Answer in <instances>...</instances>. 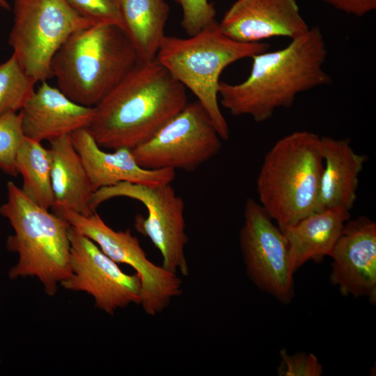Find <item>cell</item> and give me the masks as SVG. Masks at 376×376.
Masks as SVG:
<instances>
[{
    "instance_id": "cell-12",
    "label": "cell",
    "mask_w": 376,
    "mask_h": 376,
    "mask_svg": "<svg viewBox=\"0 0 376 376\" xmlns=\"http://www.w3.org/2000/svg\"><path fill=\"white\" fill-rule=\"evenodd\" d=\"M240 244L246 272L261 290L288 303L293 295V271L281 230L260 203L251 198L244 204Z\"/></svg>"
},
{
    "instance_id": "cell-11",
    "label": "cell",
    "mask_w": 376,
    "mask_h": 376,
    "mask_svg": "<svg viewBox=\"0 0 376 376\" xmlns=\"http://www.w3.org/2000/svg\"><path fill=\"white\" fill-rule=\"evenodd\" d=\"M70 275L61 282L66 290L85 292L95 305L109 315L131 304H140L138 274H127L88 237L70 225L68 232Z\"/></svg>"
},
{
    "instance_id": "cell-23",
    "label": "cell",
    "mask_w": 376,
    "mask_h": 376,
    "mask_svg": "<svg viewBox=\"0 0 376 376\" xmlns=\"http://www.w3.org/2000/svg\"><path fill=\"white\" fill-rule=\"evenodd\" d=\"M25 136L20 114L10 113L0 117V169L17 176L15 159L18 148Z\"/></svg>"
},
{
    "instance_id": "cell-28",
    "label": "cell",
    "mask_w": 376,
    "mask_h": 376,
    "mask_svg": "<svg viewBox=\"0 0 376 376\" xmlns=\"http://www.w3.org/2000/svg\"><path fill=\"white\" fill-rule=\"evenodd\" d=\"M0 8L7 10H10V6L7 0H0Z\"/></svg>"
},
{
    "instance_id": "cell-22",
    "label": "cell",
    "mask_w": 376,
    "mask_h": 376,
    "mask_svg": "<svg viewBox=\"0 0 376 376\" xmlns=\"http://www.w3.org/2000/svg\"><path fill=\"white\" fill-rule=\"evenodd\" d=\"M36 84L13 54L0 64V117L21 110L34 93Z\"/></svg>"
},
{
    "instance_id": "cell-16",
    "label": "cell",
    "mask_w": 376,
    "mask_h": 376,
    "mask_svg": "<svg viewBox=\"0 0 376 376\" xmlns=\"http://www.w3.org/2000/svg\"><path fill=\"white\" fill-rule=\"evenodd\" d=\"M72 145L80 156L95 191L121 182L143 185L171 183L175 177L172 169H147L140 166L126 148L107 152L100 149L88 128L70 134Z\"/></svg>"
},
{
    "instance_id": "cell-10",
    "label": "cell",
    "mask_w": 376,
    "mask_h": 376,
    "mask_svg": "<svg viewBox=\"0 0 376 376\" xmlns=\"http://www.w3.org/2000/svg\"><path fill=\"white\" fill-rule=\"evenodd\" d=\"M221 140L208 113L196 100L188 102L151 139L132 152L144 169L191 171L218 154Z\"/></svg>"
},
{
    "instance_id": "cell-26",
    "label": "cell",
    "mask_w": 376,
    "mask_h": 376,
    "mask_svg": "<svg viewBox=\"0 0 376 376\" xmlns=\"http://www.w3.org/2000/svg\"><path fill=\"white\" fill-rule=\"evenodd\" d=\"M279 376H320L322 366L313 354L299 352L289 354L284 349L280 352Z\"/></svg>"
},
{
    "instance_id": "cell-5",
    "label": "cell",
    "mask_w": 376,
    "mask_h": 376,
    "mask_svg": "<svg viewBox=\"0 0 376 376\" xmlns=\"http://www.w3.org/2000/svg\"><path fill=\"white\" fill-rule=\"evenodd\" d=\"M267 43L242 42L227 36L216 19L187 38L166 36L156 58L203 106L222 140L230 137L219 104V77L233 63L267 51Z\"/></svg>"
},
{
    "instance_id": "cell-20",
    "label": "cell",
    "mask_w": 376,
    "mask_h": 376,
    "mask_svg": "<svg viewBox=\"0 0 376 376\" xmlns=\"http://www.w3.org/2000/svg\"><path fill=\"white\" fill-rule=\"evenodd\" d=\"M124 31L140 62L156 58L169 15L164 0H121Z\"/></svg>"
},
{
    "instance_id": "cell-9",
    "label": "cell",
    "mask_w": 376,
    "mask_h": 376,
    "mask_svg": "<svg viewBox=\"0 0 376 376\" xmlns=\"http://www.w3.org/2000/svg\"><path fill=\"white\" fill-rule=\"evenodd\" d=\"M55 214L93 240L114 262L128 265L135 269L141 283L140 304L148 315L161 313L174 297L182 293L180 278L162 265L151 262L139 239L130 230H114L96 212L89 216L70 210Z\"/></svg>"
},
{
    "instance_id": "cell-4",
    "label": "cell",
    "mask_w": 376,
    "mask_h": 376,
    "mask_svg": "<svg viewBox=\"0 0 376 376\" xmlns=\"http://www.w3.org/2000/svg\"><path fill=\"white\" fill-rule=\"evenodd\" d=\"M323 157L321 136L296 131L266 154L256 180L260 205L282 230L317 210Z\"/></svg>"
},
{
    "instance_id": "cell-24",
    "label": "cell",
    "mask_w": 376,
    "mask_h": 376,
    "mask_svg": "<svg viewBox=\"0 0 376 376\" xmlns=\"http://www.w3.org/2000/svg\"><path fill=\"white\" fill-rule=\"evenodd\" d=\"M91 24H114L124 31L121 0H66Z\"/></svg>"
},
{
    "instance_id": "cell-1",
    "label": "cell",
    "mask_w": 376,
    "mask_h": 376,
    "mask_svg": "<svg viewBox=\"0 0 376 376\" xmlns=\"http://www.w3.org/2000/svg\"><path fill=\"white\" fill-rule=\"evenodd\" d=\"M327 55L321 30L310 28L283 49L252 56L251 72L244 81H220L221 105L235 116H249L263 123L276 109L292 106L300 93L331 83L323 68Z\"/></svg>"
},
{
    "instance_id": "cell-25",
    "label": "cell",
    "mask_w": 376,
    "mask_h": 376,
    "mask_svg": "<svg viewBox=\"0 0 376 376\" xmlns=\"http://www.w3.org/2000/svg\"><path fill=\"white\" fill-rule=\"evenodd\" d=\"M173 1L182 8L181 26L188 36L196 34L216 19V10L208 0Z\"/></svg>"
},
{
    "instance_id": "cell-8",
    "label": "cell",
    "mask_w": 376,
    "mask_h": 376,
    "mask_svg": "<svg viewBox=\"0 0 376 376\" xmlns=\"http://www.w3.org/2000/svg\"><path fill=\"white\" fill-rule=\"evenodd\" d=\"M115 197H127L141 202L148 212L146 217L137 214L134 228L148 237L160 252L162 266L183 276L189 274L185 253L188 237L185 232V203L171 183L143 185L121 182L97 189L90 207L95 212L103 202Z\"/></svg>"
},
{
    "instance_id": "cell-21",
    "label": "cell",
    "mask_w": 376,
    "mask_h": 376,
    "mask_svg": "<svg viewBox=\"0 0 376 376\" xmlns=\"http://www.w3.org/2000/svg\"><path fill=\"white\" fill-rule=\"evenodd\" d=\"M18 174L23 178V193L38 205L49 210L54 204L49 150L40 142L24 138L15 159Z\"/></svg>"
},
{
    "instance_id": "cell-3",
    "label": "cell",
    "mask_w": 376,
    "mask_h": 376,
    "mask_svg": "<svg viewBox=\"0 0 376 376\" xmlns=\"http://www.w3.org/2000/svg\"><path fill=\"white\" fill-rule=\"evenodd\" d=\"M139 62L125 31L101 24L71 35L54 54L51 71L57 88L68 98L94 107Z\"/></svg>"
},
{
    "instance_id": "cell-19",
    "label": "cell",
    "mask_w": 376,
    "mask_h": 376,
    "mask_svg": "<svg viewBox=\"0 0 376 376\" xmlns=\"http://www.w3.org/2000/svg\"><path fill=\"white\" fill-rule=\"evenodd\" d=\"M350 211L340 207L315 211L281 231L286 240L294 272L305 263L321 262L331 256Z\"/></svg>"
},
{
    "instance_id": "cell-13",
    "label": "cell",
    "mask_w": 376,
    "mask_h": 376,
    "mask_svg": "<svg viewBox=\"0 0 376 376\" xmlns=\"http://www.w3.org/2000/svg\"><path fill=\"white\" fill-rule=\"evenodd\" d=\"M330 280L344 295L376 301V224L366 217L345 223L331 255Z\"/></svg>"
},
{
    "instance_id": "cell-14",
    "label": "cell",
    "mask_w": 376,
    "mask_h": 376,
    "mask_svg": "<svg viewBox=\"0 0 376 376\" xmlns=\"http://www.w3.org/2000/svg\"><path fill=\"white\" fill-rule=\"evenodd\" d=\"M219 24L227 36L247 43L274 37L293 40L310 29L297 0H236Z\"/></svg>"
},
{
    "instance_id": "cell-7",
    "label": "cell",
    "mask_w": 376,
    "mask_h": 376,
    "mask_svg": "<svg viewBox=\"0 0 376 376\" xmlns=\"http://www.w3.org/2000/svg\"><path fill=\"white\" fill-rule=\"evenodd\" d=\"M13 13L8 44L36 83L52 77V58L69 37L93 25L66 0H14Z\"/></svg>"
},
{
    "instance_id": "cell-15",
    "label": "cell",
    "mask_w": 376,
    "mask_h": 376,
    "mask_svg": "<svg viewBox=\"0 0 376 376\" xmlns=\"http://www.w3.org/2000/svg\"><path fill=\"white\" fill-rule=\"evenodd\" d=\"M94 113V107L73 102L58 88L43 81L19 114L24 136L41 143L88 128Z\"/></svg>"
},
{
    "instance_id": "cell-6",
    "label": "cell",
    "mask_w": 376,
    "mask_h": 376,
    "mask_svg": "<svg viewBox=\"0 0 376 376\" xmlns=\"http://www.w3.org/2000/svg\"><path fill=\"white\" fill-rule=\"evenodd\" d=\"M7 201L0 206V214L8 219L15 234L8 237L6 247L19 256L8 276L11 279L36 276L44 285L46 294L54 296L58 284L70 273V224L33 203L12 181L7 184Z\"/></svg>"
},
{
    "instance_id": "cell-17",
    "label": "cell",
    "mask_w": 376,
    "mask_h": 376,
    "mask_svg": "<svg viewBox=\"0 0 376 376\" xmlns=\"http://www.w3.org/2000/svg\"><path fill=\"white\" fill-rule=\"evenodd\" d=\"M323 169L317 210L340 207L349 211L357 200L359 175L366 157L357 154L350 139L321 136Z\"/></svg>"
},
{
    "instance_id": "cell-18",
    "label": "cell",
    "mask_w": 376,
    "mask_h": 376,
    "mask_svg": "<svg viewBox=\"0 0 376 376\" xmlns=\"http://www.w3.org/2000/svg\"><path fill=\"white\" fill-rule=\"evenodd\" d=\"M49 143L52 212L70 210L91 215L93 212L90 202L95 190L70 135L54 139Z\"/></svg>"
},
{
    "instance_id": "cell-2",
    "label": "cell",
    "mask_w": 376,
    "mask_h": 376,
    "mask_svg": "<svg viewBox=\"0 0 376 376\" xmlns=\"http://www.w3.org/2000/svg\"><path fill=\"white\" fill-rule=\"evenodd\" d=\"M186 89L157 58L139 62L94 107L88 130L100 148L132 150L183 109Z\"/></svg>"
},
{
    "instance_id": "cell-27",
    "label": "cell",
    "mask_w": 376,
    "mask_h": 376,
    "mask_svg": "<svg viewBox=\"0 0 376 376\" xmlns=\"http://www.w3.org/2000/svg\"><path fill=\"white\" fill-rule=\"evenodd\" d=\"M336 9L362 17L376 9V0H321Z\"/></svg>"
}]
</instances>
